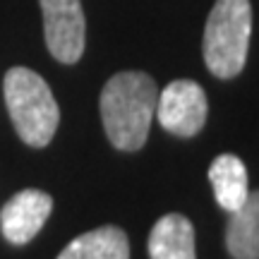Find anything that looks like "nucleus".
Wrapping results in <instances>:
<instances>
[{
	"mask_svg": "<svg viewBox=\"0 0 259 259\" xmlns=\"http://www.w3.org/2000/svg\"><path fill=\"white\" fill-rule=\"evenodd\" d=\"M158 87L154 77L139 70L115 72L106 82L99 99L106 137L120 151H137L147 144Z\"/></svg>",
	"mask_w": 259,
	"mask_h": 259,
	"instance_id": "nucleus-1",
	"label": "nucleus"
},
{
	"mask_svg": "<svg viewBox=\"0 0 259 259\" xmlns=\"http://www.w3.org/2000/svg\"><path fill=\"white\" fill-rule=\"evenodd\" d=\"M3 92L19 139L34 149L48 147L60 122V108L46 79L29 67H10Z\"/></svg>",
	"mask_w": 259,
	"mask_h": 259,
	"instance_id": "nucleus-2",
	"label": "nucleus"
},
{
	"mask_svg": "<svg viewBox=\"0 0 259 259\" xmlns=\"http://www.w3.org/2000/svg\"><path fill=\"white\" fill-rule=\"evenodd\" d=\"M252 36L250 0H216L204 27L202 53L209 72L233 79L245 70Z\"/></svg>",
	"mask_w": 259,
	"mask_h": 259,
	"instance_id": "nucleus-3",
	"label": "nucleus"
},
{
	"mask_svg": "<svg viewBox=\"0 0 259 259\" xmlns=\"http://www.w3.org/2000/svg\"><path fill=\"white\" fill-rule=\"evenodd\" d=\"M206 113L209 103L202 87L192 79H176L163 92H158L154 118L166 132L187 139L202 132Z\"/></svg>",
	"mask_w": 259,
	"mask_h": 259,
	"instance_id": "nucleus-4",
	"label": "nucleus"
},
{
	"mask_svg": "<svg viewBox=\"0 0 259 259\" xmlns=\"http://www.w3.org/2000/svg\"><path fill=\"white\" fill-rule=\"evenodd\" d=\"M48 53L63 65H74L84 53L87 22L82 0H38Z\"/></svg>",
	"mask_w": 259,
	"mask_h": 259,
	"instance_id": "nucleus-5",
	"label": "nucleus"
},
{
	"mask_svg": "<svg viewBox=\"0 0 259 259\" xmlns=\"http://www.w3.org/2000/svg\"><path fill=\"white\" fill-rule=\"evenodd\" d=\"M53 211V197L41 190H22L0 209V231L10 245H27L38 235Z\"/></svg>",
	"mask_w": 259,
	"mask_h": 259,
	"instance_id": "nucleus-6",
	"label": "nucleus"
},
{
	"mask_svg": "<svg viewBox=\"0 0 259 259\" xmlns=\"http://www.w3.org/2000/svg\"><path fill=\"white\" fill-rule=\"evenodd\" d=\"M147 247L151 259H197L192 221L183 213L161 216L149 233Z\"/></svg>",
	"mask_w": 259,
	"mask_h": 259,
	"instance_id": "nucleus-7",
	"label": "nucleus"
},
{
	"mask_svg": "<svg viewBox=\"0 0 259 259\" xmlns=\"http://www.w3.org/2000/svg\"><path fill=\"white\" fill-rule=\"evenodd\" d=\"M226 250L233 259H259V190L231 211L226 223Z\"/></svg>",
	"mask_w": 259,
	"mask_h": 259,
	"instance_id": "nucleus-8",
	"label": "nucleus"
},
{
	"mask_svg": "<svg viewBox=\"0 0 259 259\" xmlns=\"http://www.w3.org/2000/svg\"><path fill=\"white\" fill-rule=\"evenodd\" d=\"M209 183H211L213 197L223 211H235L250 194L247 183V168L240 156L235 154H221L209 166Z\"/></svg>",
	"mask_w": 259,
	"mask_h": 259,
	"instance_id": "nucleus-9",
	"label": "nucleus"
},
{
	"mask_svg": "<svg viewBox=\"0 0 259 259\" xmlns=\"http://www.w3.org/2000/svg\"><path fill=\"white\" fill-rule=\"evenodd\" d=\"M58 259H130V240L118 226H99L77 235Z\"/></svg>",
	"mask_w": 259,
	"mask_h": 259,
	"instance_id": "nucleus-10",
	"label": "nucleus"
}]
</instances>
